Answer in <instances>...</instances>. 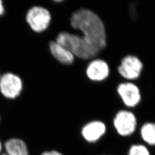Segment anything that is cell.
I'll list each match as a JSON object with an SVG mask.
<instances>
[{
    "label": "cell",
    "mask_w": 155,
    "mask_h": 155,
    "mask_svg": "<svg viewBox=\"0 0 155 155\" xmlns=\"http://www.w3.org/2000/svg\"><path fill=\"white\" fill-rule=\"evenodd\" d=\"M0 78H1V76H0Z\"/></svg>",
    "instance_id": "2e32d148"
},
{
    "label": "cell",
    "mask_w": 155,
    "mask_h": 155,
    "mask_svg": "<svg viewBox=\"0 0 155 155\" xmlns=\"http://www.w3.org/2000/svg\"><path fill=\"white\" fill-rule=\"evenodd\" d=\"M5 153L2 155H29L27 145L22 140L11 139L4 145Z\"/></svg>",
    "instance_id": "30bf717a"
},
{
    "label": "cell",
    "mask_w": 155,
    "mask_h": 155,
    "mask_svg": "<svg viewBox=\"0 0 155 155\" xmlns=\"http://www.w3.org/2000/svg\"><path fill=\"white\" fill-rule=\"evenodd\" d=\"M86 74L91 81L101 82L109 77L110 68L108 63L104 59H93L88 64Z\"/></svg>",
    "instance_id": "52a82bcc"
},
{
    "label": "cell",
    "mask_w": 155,
    "mask_h": 155,
    "mask_svg": "<svg viewBox=\"0 0 155 155\" xmlns=\"http://www.w3.org/2000/svg\"><path fill=\"white\" fill-rule=\"evenodd\" d=\"M73 29L77 34L80 50L84 55L93 59L107 46V33L102 20L95 12L87 8H81L73 12L70 18Z\"/></svg>",
    "instance_id": "6da1fadb"
},
{
    "label": "cell",
    "mask_w": 155,
    "mask_h": 155,
    "mask_svg": "<svg viewBox=\"0 0 155 155\" xmlns=\"http://www.w3.org/2000/svg\"><path fill=\"white\" fill-rule=\"evenodd\" d=\"M2 148V144H1V141H0V153H1V152Z\"/></svg>",
    "instance_id": "9a60e30c"
},
{
    "label": "cell",
    "mask_w": 155,
    "mask_h": 155,
    "mask_svg": "<svg viewBox=\"0 0 155 155\" xmlns=\"http://www.w3.org/2000/svg\"><path fill=\"white\" fill-rule=\"evenodd\" d=\"M23 85L20 77L12 72H7L0 78V91L8 99H15L20 95Z\"/></svg>",
    "instance_id": "8992f818"
},
{
    "label": "cell",
    "mask_w": 155,
    "mask_h": 155,
    "mask_svg": "<svg viewBox=\"0 0 155 155\" xmlns=\"http://www.w3.org/2000/svg\"><path fill=\"white\" fill-rule=\"evenodd\" d=\"M137 120L130 109H122L117 111L113 118V125L116 133L122 137L132 136L137 128Z\"/></svg>",
    "instance_id": "7a4b0ae2"
},
{
    "label": "cell",
    "mask_w": 155,
    "mask_h": 155,
    "mask_svg": "<svg viewBox=\"0 0 155 155\" xmlns=\"http://www.w3.org/2000/svg\"><path fill=\"white\" fill-rule=\"evenodd\" d=\"M127 155H150V153L146 145L133 144L129 148Z\"/></svg>",
    "instance_id": "7c38bea8"
},
{
    "label": "cell",
    "mask_w": 155,
    "mask_h": 155,
    "mask_svg": "<svg viewBox=\"0 0 155 155\" xmlns=\"http://www.w3.org/2000/svg\"><path fill=\"white\" fill-rule=\"evenodd\" d=\"M144 68L142 61L137 56L128 54L124 56L117 67V72L124 81L134 82L141 75Z\"/></svg>",
    "instance_id": "3957f363"
},
{
    "label": "cell",
    "mask_w": 155,
    "mask_h": 155,
    "mask_svg": "<svg viewBox=\"0 0 155 155\" xmlns=\"http://www.w3.org/2000/svg\"><path fill=\"white\" fill-rule=\"evenodd\" d=\"M41 155H62L61 153L56 151V150H52L50 152H45Z\"/></svg>",
    "instance_id": "4fadbf2b"
},
{
    "label": "cell",
    "mask_w": 155,
    "mask_h": 155,
    "mask_svg": "<svg viewBox=\"0 0 155 155\" xmlns=\"http://www.w3.org/2000/svg\"><path fill=\"white\" fill-rule=\"evenodd\" d=\"M0 120H1V118H0Z\"/></svg>",
    "instance_id": "e0dca14e"
},
{
    "label": "cell",
    "mask_w": 155,
    "mask_h": 155,
    "mask_svg": "<svg viewBox=\"0 0 155 155\" xmlns=\"http://www.w3.org/2000/svg\"><path fill=\"white\" fill-rule=\"evenodd\" d=\"M106 127L104 122L94 121L85 125L82 130L84 139L88 142L97 141L105 133Z\"/></svg>",
    "instance_id": "ba28073f"
},
{
    "label": "cell",
    "mask_w": 155,
    "mask_h": 155,
    "mask_svg": "<svg viewBox=\"0 0 155 155\" xmlns=\"http://www.w3.org/2000/svg\"><path fill=\"white\" fill-rule=\"evenodd\" d=\"M116 91L126 109H134L141 102V90L134 82H121L117 84Z\"/></svg>",
    "instance_id": "5b68a950"
},
{
    "label": "cell",
    "mask_w": 155,
    "mask_h": 155,
    "mask_svg": "<svg viewBox=\"0 0 155 155\" xmlns=\"http://www.w3.org/2000/svg\"><path fill=\"white\" fill-rule=\"evenodd\" d=\"M25 18L33 31L41 33L49 27L52 17L47 8L40 6H34L28 10Z\"/></svg>",
    "instance_id": "277c9868"
},
{
    "label": "cell",
    "mask_w": 155,
    "mask_h": 155,
    "mask_svg": "<svg viewBox=\"0 0 155 155\" xmlns=\"http://www.w3.org/2000/svg\"><path fill=\"white\" fill-rule=\"evenodd\" d=\"M50 53L53 57L63 64H72L75 60V56L66 48L56 41H51L49 43Z\"/></svg>",
    "instance_id": "9c48e42d"
},
{
    "label": "cell",
    "mask_w": 155,
    "mask_h": 155,
    "mask_svg": "<svg viewBox=\"0 0 155 155\" xmlns=\"http://www.w3.org/2000/svg\"><path fill=\"white\" fill-rule=\"evenodd\" d=\"M5 12V8L3 5V2L1 0H0V16H2Z\"/></svg>",
    "instance_id": "5bb4252c"
},
{
    "label": "cell",
    "mask_w": 155,
    "mask_h": 155,
    "mask_svg": "<svg viewBox=\"0 0 155 155\" xmlns=\"http://www.w3.org/2000/svg\"><path fill=\"white\" fill-rule=\"evenodd\" d=\"M140 137L147 147H155V122L143 124L139 129Z\"/></svg>",
    "instance_id": "8fae6325"
}]
</instances>
